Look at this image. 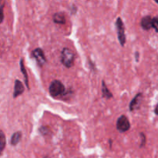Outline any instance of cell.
Here are the masks:
<instances>
[{"instance_id":"2e32d148","label":"cell","mask_w":158,"mask_h":158,"mask_svg":"<svg viewBox=\"0 0 158 158\" xmlns=\"http://www.w3.org/2000/svg\"><path fill=\"white\" fill-rule=\"evenodd\" d=\"M4 19V14H3V8L0 7V24L2 23Z\"/></svg>"},{"instance_id":"4fadbf2b","label":"cell","mask_w":158,"mask_h":158,"mask_svg":"<svg viewBox=\"0 0 158 158\" xmlns=\"http://www.w3.org/2000/svg\"><path fill=\"white\" fill-rule=\"evenodd\" d=\"M22 138V133L21 132H16L13 133V135L11 137V144H12V146H16L17 144H19V141H20V140Z\"/></svg>"},{"instance_id":"ffe728a7","label":"cell","mask_w":158,"mask_h":158,"mask_svg":"<svg viewBox=\"0 0 158 158\" xmlns=\"http://www.w3.org/2000/svg\"><path fill=\"white\" fill-rule=\"evenodd\" d=\"M154 1H155L156 3H157V0H154Z\"/></svg>"},{"instance_id":"9c48e42d","label":"cell","mask_w":158,"mask_h":158,"mask_svg":"<svg viewBox=\"0 0 158 158\" xmlns=\"http://www.w3.org/2000/svg\"><path fill=\"white\" fill-rule=\"evenodd\" d=\"M52 20L55 23L57 24H65L66 23V18L63 13L61 12H57L55 13L52 16Z\"/></svg>"},{"instance_id":"5bb4252c","label":"cell","mask_w":158,"mask_h":158,"mask_svg":"<svg viewBox=\"0 0 158 158\" xmlns=\"http://www.w3.org/2000/svg\"><path fill=\"white\" fill-rule=\"evenodd\" d=\"M140 147H143V146H145V144H146V135L144 134V133H140Z\"/></svg>"},{"instance_id":"52a82bcc","label":"cell","mask_w":158,"mask_h":158,"mask_svg":"<svg viewBox=\"0 0 158 158\" xmlns=\"http://www.w3.org/2000/svg\"><path fill=\"white\" fill-rule=\"evenodd\" d=\"M24 92V86L21 81L19 80H15L14 86V92H13V97L16 98L21 94H22Z\"/></svg>"},{"instance_id":"d6986e66","label":"cell","mask_w":158,"mask_h":158,"mask_svg":"<svg viewBox=\"0 0 158 158\" xmlns=\"http://www.w3.org/2000/svg\"><path fill=\"white\" fill-rule=\"evenodd\" d=\"M44 158H50V157H45Z\"/></svg>"},{"instance_id":"6da1fadb","label":"cell","mask_w":158,"mask_h":158,"mask_svg":"<svg viewBox=\"0 0 158 158\" xmlns=\"http://www.w3.org/2000/svg\"><path fill=\"white\" fill-rule=\"evenodd\" d=\"M75 55L69 48H64L61 52V62L67 68H70L74 64Z\"/></svg>"},{"instance_id":"5b68a950","label":"cell","mask_w":158,"mask_h":158,"mask_svg":"<svg viewBox=\"0 0 158 158\" xmlns=\"http://www.w3.org/2000/svg\"><path fill=\"white\" fill-rule=\"evenodd\" d=\"M33 56L35 58L38 65L40 66H43L46 63V58L45 57L44 52L40 48H36L33 51Z\"/></svg>"},{"instance_id":"8992f818","label":"cell","mask_w":158,"mask_h":158,"mask_svg":"<svg viewBox=\"0 0 158 158\" xmlns=\"http://www.w3.org/2000/svg\"><path fill=\"white\" fill-rule=\"evenodd\" d=\"M142 99H143V94L141 93H137L133 99H132V101L130 102V110L133 111L137 109L140 108V104H141Z\"/></svg>"},{"instance_id":"30bf717a","label":"cell","mask_w":158,"mask_h":158,"mask_svg":"<svg viewBox=\"0 0 158 158\" xmlns=\"http://www.w3.org/2000/svg\"><path fill=\"white\" fill-rule=\"evenodd\" d=\"M102 97L104 98H106V99H110L113 97L112 93L109 90L104 80L102 81Z\"/></svg>"},{"instance_id":"7a4b0ae2","label":"cell","mask_w":158,"mask_h":158,"mask_svg":"<svg viewBox=\"0 0 158 158\" xmlns=\"http://www.w3.org/2000/svg\"><path fill=\"white\" fill-rule=\"evenodd\" d=\"M50 95L52 97H59L65 92V86L63 83L59 80H53L51 83L49 88Z\"/></svg>"},{"instance_id":"ba28073f","label":"cell","mask_w":158,"mask_h":158,"mask_svg":"<svg viewBox=\"0 0 158 158\" xmlns=\"http://www.w3.org/2000/svg\"><path fill=\"white\" fill-rule=\"evenodd\" d=\"M141 27L144 30H149L152 28V18L150 16H144L140 22Z\"/></svg>"},{"instance_id":"e0dca14e","label":"cell","mask_w":158,"mask_h":158,"mask_svg":"<svg viewBox=\"0 0 158 158\" xmlns=\"http://www.w3.org/2000/svg\"><path fill=\"white\" fill-rule=\"evenodd\" d=\"M139 52H135V59H136V61L138 62L139 61Z\"/></svg>"},{"instance_id":"3957f363","label":"cell","mask_w":158,"mask_h":158,"mask_svg":"<svg viewBox=\"0 0 158 158\" xmlns=\"http://www.w3.org/2000/svg\"><path fill=\"white\" fill-rule=\"evenodd\" d=\"M116 27L117 29L118 40L122 46L125 45L126 43V35H125V27L123 25V20L121 19V17H119L116 22Z\"/></svg>"},{"instance_id":"9a60e30c","label":"cell","mask_w":158,"mask_h":158,"mask_svg":"<svg viewBox=\"0 0 158 158\" xmlns=\"http://www.w3.org/2000/svg\"><path fill=\"white\" fill-rule=\"evenodd\" d=\"M152 28L155 29V31L158 32V18L157 17H153L152 18Z\"/></svg>"},{"instance_id":"8fae6325","label":"cell","mask_w":158,"mask_h":158,"mask_svg":"<svg viewBox=\"0 0 158 158\" xmlns=\"http://www.w3.org/2000/svg\"><path fill=\"white\" fill-rule=\"evenodd\" d=\"M20 69H21L22 73L23 74L24 78H25V83H26V86H27L29 90V78L28 75H27V73H26V67H25V65H24V60L23 59H21L20 60Z\"/></svg>"},{"instance_id":"7c38bea8","label":"cell","mask_w":158,"mask_h":158,"mask_svg":"<svg viewBox=\"0 0 158 158\" xmlns=\"http://www.w3.org/2000/svg\"><path fill=\"white\" fill-rule=\"evenodd\" d=\"M6 145V138H5V133L0 130V156L2 155L3 151Z\"/></svg>"},{"instance_id":"277c9868","label":"cell","mask_w":158,"mask_h":158,"mask_svg":"<svg viewBox=\"0 0 158 158\" xmlns=\"http://www.w3.org/2000/svg\"><path fill=\"white\" fill-rule=\"evenodd\" d=\"M130 127V123L128 119L125 115L121 116L118 118L116 121V129L119 132L124 133L129 130Z\"/></svg>"},{"instance_id":"ac0fdd59","label":"cell","mask_w":158,"mask_h":158,"mask_svg":"<svg viewBox=\"0 0 158 158\" xmlns=\"http://www.w3.org/2000/svg\"><path fill=\"white\" fill-rule=\"evenodd\" d=\"M157 107H158V105H157H157H156V106H155V110H154V112H155V114H156V115H157V116L158 115Z\"/></svg>"}]
</instances>
